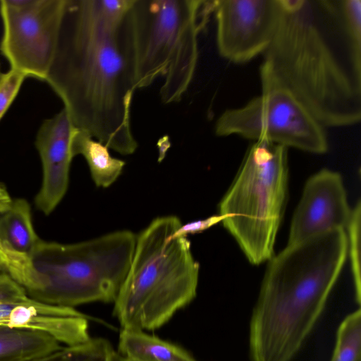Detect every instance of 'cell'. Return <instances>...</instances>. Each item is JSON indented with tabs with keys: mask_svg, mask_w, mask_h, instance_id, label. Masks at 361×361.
<instances>
[{
	"mask_svg": "<svg viewBox=\"0 0 361 361\" xmlns=\"http://www.w3.org/2000/svg\"><path fill=\"white\" fill-rule=\"evenodd\" d=\"M351 212L341 174L328 169L320 170L305 183L291 220L288 245L345 230Z\"/></svg>",
	"mask_w": 361,
	"mask_h": 361,
	"instance_id": "cell-11",
	"label": "cell"
},
{
	"mask_svg": "<svg viewBox=\"0 0 361 361\" xmlns=\"http://www.w3.org/2000/svg\"><path fill=\"white\" fill-rule=\"evenodd\" d=\"M66 0H1L0 50L11 68L46 80L58 42Z\"/></svg>",
	"mask_w": 361,
	"mask_h": 361,
	"instance_id": "cell-9",
	"label": "cell"
},
{
	"mask_svg": "<svg viewBox=\"0 0 361 361\" xmlns=\"http://www.w3.org/2000/svg\"><path fill=\"white\" fill-rule=\"evenodd\" d=\"M288 182V148L254 141L219 203L221 223L252 264L268 262L274 255Z\"/></svg>",
	"mask_w": 361,
	"mask_h": 361,
	"instance_id": "cell-7",
	"label": "cell"
},
{
	"mask_svg": "<svg viewBox=\"0 0 361 361\" xmlns=\"http://www.w3.org/2000/svg\"><path fill=\"white\" fill-rule=\"evenodd\" d=\"M25 78L23 73L12 68L3 73L0 80V120L18 94Z\"/></svg>",
	"mask_w": 361,
	"mask_h": 361,
	"instance_id": "cell-21",
	"label": "cell"
},
{
	"mask_svg": "<svg viewBox=\"0 0 361 361\" xmlns=\"http://www.w3.org/2000/svg\"><path fill=\"white\" fill-rule=\"evenodd\" d=\"M13 203L6 188L0 183V214L8 210Z\"/></svg>",
	"mask_w": 361,
	"mask_h": 361,
	"instance_id": "cell-25",
	"label": "cell"
},
{
	"mask_svg": "<svg viewBox=\"0 0 361 361\" xmlns=\"http://www.w3.org/2000/svg\"><path fill=\"white\" fill-rule=\"evenodd\" d=\"M128 0H66L47 81L73 125L123 155L137 148L130 123L136 90L123 25Z\"/></svg>",
	"mask_w": 361,
	"mask_h": 361,
	"instance_id": "cell-2",
	"label": "cell"
},
{
	"mask_svg": "<svg viewBox=\"0 0 361 361\" xmlns=\"http://www.w3.org/2000/svg\"><path fill=\"white\" fill-rule=\"evenodd\" d=\"M117 351L106 339L90 338L85 343L59 349L28 361H115Z\"/></svg>",
	"mask_w": 361,
	"mask_h": 361,
	"instance_id": "cell-18",
	"label": "cell"
},
{
	"mask_svg": "<svg viewBox=\"0 0 361 361\" xmlns=\"http://www.w3.org/2000/svg\"><path fill=\"white\" fill-rule=\"evenodd\" d=\"M61 346L47 334L0 325V361H28Z\"/></svg>",
	"mask_w": 361,
	"mask_h": 361,
	"instance_id": "cell-17",
	"label": "cell"
},
{
	"mask_svg": "<svg viewBox=\"0 0 361 361\" xmlns=\"http://www.w3.org/2000/svg\"><path fill=\"white\" fill-rule=\"evenodd\" d=\"M279 13V0H215L219 54L234 63L263 55L275 35Z\"/></svg>",
	"mask_w": 361,
	"mask_h": 361,
	"instance_id": "cell-10",
	"label": "cell"
},
{
	"mask_svg": "<svg viewBox=\"0 0 361 361\" xmlns=\"http://www.w3.org/2000/svg\"><path fill=\"white\" fill-rule=\"evenodd\" d=\"M115 361H122L121 357L118 354H117Z\"/></svg>",
	"mask_w": 361,
	"mask_h": 361,
	"instance_id": "cell-26",
	"label": "cell"
},
{
	"mask_svg": "<svg viewBox=\"0 0 361 361\" xmlns=\"http://www.w3.org/2000/svg\"><path fill=\"white\" fill-rule=\"evenodd\" d=\"M361 203L358 200L352 209L349 222L346 226L347 253L349 254L351 273L353 276L355 299L358 305L361 301L360 277V231H361Z\"/></svg>",
	"mask_w": 361,
	"mask_h": 361,
	"instance_id": "cell-20",
	"label": "cell"
},
{
	"mask_svg": "<svg viewBox=\"0 0 361 361\" xmlns=\"http://www.w3.org/2000/svg\"><path fill=\"white\" fill-rule=\"evenodd\" d=\"M2 75H3V73H2L1 72V71H0V80H1V77H2Z\"/></svg>",
	"mask_w": 361,
	"mask_h": 361,
	"instance_id": "cell-28",
	"label": "cell"
},
{
	"mask_svg": "<svg viewBox=\"0 0 361 361\" xmlns=\"http://www.w3.org/2000/svg\"><path fill=\"white\" fill-rule=\"evenodd\" d=\"M260 80L262 94L242 106L224 111L215 123V134L325 153L329 148L326 128L287 88Z\"/></svg>",
	"mask_w": 361,
	"mask_h": 361,
	"instance_id": "cell-8",
	"label": "cell"
},
{
	"mask_svg": "<svg viewBox=\"0 0 361 361\" xmlns=\"http://www.w3.org/2000/svg\"><path fill=\"white\" fill-rule=\"evenodd\" d=\"M214 1L133 0L123 25L135 88L164 78L161 102H179L193 78L198 36L213 14Z\"/></svg>",
	"mask_w": 361,
	"mask_h": 361,
	"instance_id": "cell-5",
	"label": "cell"
},
{
	"mask_svg": "<svg viewBox=\"0 0 361 361\" xmlns=\"http://www.w3.org/2000/svg\"><path fill=\"white\" fill-rule=\"evenodd\" d=\"M8 274L17 282L20 271L12 257L0 243V275Z\"/></svg>",
	"mask_w": 361,
	"mask_h": 361,
	"instance_id": "cell-24",
	"label": "cell"
},
{
	"mask_svg": "<svg viewBox=\"0 0 361 361\" xmlns=\"http://www.w3.org/2000/svg\"><path fill=\"white\" fill-rule=\"evenodd\" d=\"M176 216L154 219L136 237L131 264L114 302L121 329L153 331L196 297L200 265L190 242L174 234Z\"/></svg>",
	"mask_w": 361,
	"mask_h": 361,
	"instance_id": "cell-4",
	"label": "cell"
},
{
	"mask_svg": "<svg viewBox=\"0 0 361 361\" xmlns=\"http://www.w3.org/2000/svg\"><path fill=\"white\" fill-rule=\"evenodd\" d=\"M77 130L63 108L44 120L37 133L35 146L42 164L43 179L35 202L46 215L53 212L67 191L73 158L71 145Z\"/></svg>",
	"mask_w": 361,
	"mask_h": 361,
	"instance_id": "cell-12",
	"label": "cell"
},
{
	"mask_svg": "<svg viewBox=\"0 0 361 361\" xmlns=\"http://www.w3.org/2000/svg\"><path fill=\"white\" fill-rule=\"evenodd\" d=\"M345 230L287 246L267 262L249 326L250 361H291L321 317L347 258Z\"/></svg>",
	"mask_w": 361,
	"mask_h": 361,
	"instance_id": "cell-3",
	"label": "cell"
},
{
	"mask_svg": "<svg viewBox=\"0 0 361 361\" xmlns=\"http://www.w3.org/2000/svg\"><path fill=\"white\" fill-rule=\"evenodd\" d=\"M121 360H122V361H133V360H130L125 359V358H123V357H121Z\"/></svg>",
	"mask_w": 361,
	"mask_h": 361,
	"instance_id": "cell-27",
	"label": "cell"
},
{
	"mask_svg": "<svg viewBox=\"0 0 361 361\" xmlns=\"http://www.w3.org/2000/svg\"><path fill=\"white\" fill-rule=\"evenodd\" d=\"M26 296L25 289L8 274L0 275V300H16Z\"/></svg>",
	"mask_w": 361,
	"mask_h": 361,
	"instance_id": "cell-23",
	"label": "cell"
},
{
	"mask_svg": "<svg viewBox=\"0 0 361 361\" xmlns=\"http://www.w3.org/2000/svg\"><path fill=\"white\" fill-rule=\"evenodd\" d=\"M39 240L28 202L21 198L13 200L11 207L0 214V243L18 267L17 283L21 286L27 276L29 259Z\"/></svg>",
	"mask_w": 361,
	"mask_h": 361,
	"instance_id": "cell-14",
	"label": "cell"
},
{
	"mask_svg": "<svg viewBox=\"0 0 361 361\" xmlns=\"http://www.w3.org/2000/svg\"><path fill=\"white\" fill-rule=\"evenodd\" d=\"M0 325L47 334L62 345L88 341L87 317L73 307L49 305L26 296L0 300Z\"/></svg>",
	"mask_w": 361,
	"mask_h": 361,
	"instance_id": "cell-13",
	"label": "cell"
},
{
	"mask_svg": "<svg viewBox=\"0 0 361 361\" xmlns=\"http://www.w3.org/2000/svg\"><path fill=\"white\" fill-rule=\"evenodd\" d=\"M117 353L133 361H197L183 348L137 329H121Z\"/></svg>",
	"mask_w": 361,
	"mask_h": 361,
	"instance_id": "cell-15",
	"label": "cell"
},
{
	"mask_svg": "<svg viewBox=\"0 0 361 361\" xmlns=\"http://www.w3.org/2000/svg\"><path fill=\"white\" fill-rule=\"evenodd\" d=\"M73 157L82 155L86 160L95 185L107 188L121 174L125 161L113 157L109 148L87 133L78 129L71 145Z\"/></svg>",
	"mask_w": 361,
	"mask_h": 361,
	"instance_id": "cell-16",
	"label": "cell"
},
{
	"mask_svg": "<svg viewBox=\"0 0 361 361\" xmlns=\"http://www.w3.org/2000/svg\"><path fill=\"white\" fill-rule=\"evenodd\" d=\"M260 80L291 92L324 127L361 119V1L279 0Z\"/></svg>",
	"mask_w": 361,
	"mask_h": 361,
	"instance_id": "cell-1",
	"label": "cell"
},
{
	"mask_svg": "<svg viewBox=\"0 0 361 361\" xmlns=\"http://www.w3.org/2000/svg\"><path fill=\"white\" fill-rule=\"evenodd\" d=\"M330 361H361V310L348 314L340 324Z\"/></svg>",
	"mask_w": 361,
	"mask_h": 361,
	"instance_id": "cell-19",
	"label": "cell"
},
{
	"mask_svg": "<svg viewBox=\"0 0 361 361\" xmlns=\"http://www.w3.org/2000/svg\"><path fill=\"white\" fill-rule=\"evenodd\" d=\"M136 237L119 230L71 244L40 239L22 287L29 298L53 305L114 302L131 264Z\"/></svg>",
	"mask_w": 361,
	"mask_h": 361,
	"instance_id": "cell-6",
	"label": "cell"
},
{
	"mask_svg": "<svg viewBox=\"0 0 361 361\" xmlns=\"http://www.w3.org/2000/svg\"><path fill=\"white\" fill-rule=\"evenodd\" d=\"M220 222H221V217L219 214H216L204 219L191 221L183 225L181 224L174 235L177 237L187 238L188 235L201 233Z\"/></svg>",
	"mask_w": 361,
	"mask_h": 361,
	"instance_id": "cell-22",
	"label": "cell"
}]
</instances>
